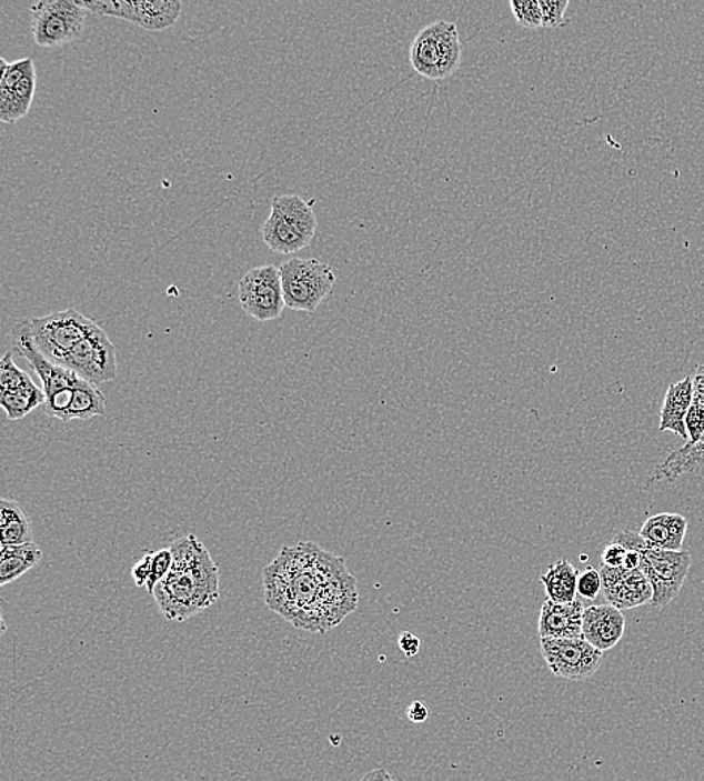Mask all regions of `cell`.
Wrapping results in <instances>:
<instances>
[{"label": "cell", "instance_id": "603a6c76", "mask_svg": "<svg viewBox=\"0 0 704 781\" xmlns=\"http://www.w3.org/2000/svg\"><path fill=\"white\" fill-rule=\"evenodd\" d=\"M105 408L107 400L100 388L80 379L74 388V399H72L67 422L72 420L87 421L93 417L104 415Z\"/></svg>", "mask_w": 704, "mask_h": 781}, {"label": "cell", "instance_id": "d590c367", "mask_svg": "<svg viewBox=\"0 0 704 781\" xmlns=\"http://www.w3.org/2000/svg\"><path fill=\"white\" fill-rule=\"evenodd\" d=\"M429 707L420 702V700H416V702H413L412 705L408 708V719L411 720L412 723H424V721L429 720Z\"/></svg>", "mask_w": 704, "mask_h": 781}, {"label": "cell", "instance_id": "484cf974", "mask_svg": "<svg viewBox=\"0 0 704 781\" xmlns=\"http://www.w3.org/2000/svg\"><path fill=\"white\" fill-rule=\"evenodd\" d=\"M32 378L17 367L12 360V350L0 361V392L23 390L33 386Z\"/></svg>", "mask_w": 704, "mask_h": 781}, {"label": "cell", "instance_id": "5b68a950", "mask_svg": "<svg viewBox=\"0 0 704 781\" xmlns=\"http://www.w3.org/2000/svg\"><path fill=\"white\" fill-rule=\"evenodd\" d=\"M87 23V10L79 0H41L31 8V29L37 46H66L79 40Z\"/></svg>", "mask_w": 704, "mask_h": 781}, {"label": "cell", "instance_id": "277c9868", "mask_svg": "<svg viewBox=\"0 0 704 781\" xmlns=\"http://www.w3.org/2000/svg\"><path fill=\"white\" fill-rule=\"evenodd\" d=\"M285 307L314 313L332 292L336 277L330 264L318 259L293 258L280 267Z\"/></svg>", "mask_w": 704, "mask_h": 781}, {"label": "cell", "instance_id": "44dd1931", "mask_svg": "<svg viewBox=\"0 0 704 781\" xmlns=\"http://www.w3.org/2000/svg\"><path fill=\"white\" fill-rule=\"evenodd\" d=\"M704 464V437L698 442H686L684 447L677 448L656 469L655 480H667L670 482L677 478L697 471Z\"/></svg>", "mask_w": 704, "mask_h": 781}, {"label": "cell", "instance_id": "4fadbf2b", "mask_svg": "<svg viewBox=\"0 0 704 781\" xmlns=\"http://www.w3.org/2000/svg\"><path fill=\"white\" fill-rule=\"evenodd\" d=\"M11 349L17 356L28 360L29 366L36 371L42 383V390L47 397L57 392L72 388L79 382V376L72 373L66 367L54 364L49 358L42 356L33 337L31 320H20L11 330Z\"/></svg>", "mask_w": 704, "mask_h": 781}, {"label": "cell", "instance_id": "7c38bea8", "mask_svg": "<svg viewBox=\"0 0 704 781\" xmlns=\"http://www.w3.org/2000/svg\"><path fill=\"white\" fill-rule=\"evenodd\" d=\"M0 121L14 123L28 117L37 89L36 63L31 58L8 62L0 59Z\"/></svg>", "mask_w": 704, "mask_h": 781}, {"label": "cell", "instance_id": "8d00e7d4", "mask_svg": "<svg viewBox=\"0 0 704 781\" xmlns=\"http://www.w3.org/2000/svg\"><path fill=\"white\" fill-rule=\"evenodd\" d=\"M361 781H403V780L396 779V777L392 775L391 772H388L386 770H382V768H379V770L370 771L369 774L362 777Z\"/></svg>", "mask_w": 704, "mask_h": 781}, {"label": "cell", "instance_id": "ac0fdd59", "mask_svg": "<svg viewBox=\"0 0 704 781\" xmlns=\"http://www.w3.org/2000/svg\"><path fill=\"white\" fill-rule=\"evenodd\" d=\"M688 529V520L682 514L661 513L652 515L640 529V535L651 548L682 552Z\"/></svg>", "mask_w": 704, "mask_h": 781}, {"label": "cell", "instance_id": "d4e9b609", "mask_svg": "<svg viewBox=\"0 0 704 781\" xmlns=\"http://www.w3.org/2000/svg\"><path fill=\"white\" fill-rule=\"evenodd\" d=\"M462 63V42L455 23L443 20L441 36H439V67L441 79H446L459 70Z\"/></svg>", "mask_w": 704, "mask_h": 781}, {"label": "cell", "instance_id": "cb8c5ba5", "mask_svg": "<svg viewBox=\"0 0 704 781\" xmlns=\"http://www.w3.org/2000/svg\"><path fill=\"white\" fill-rule=\"evenodd\" d=\"M44 403L46 392L37 383L23 390L0 392V404L11 421L21 420Z\"/></svg>", "mask_w": 704, "mask_h": 781}, {"label": "cell", "instance_id": "9a60e30c", "mask_svg": "<svg viewBox=\"0 0 704 781\" xmlns=\"http://www.w3.org/2000/svg\"><path fill=\"white\" fill-rule=\"evenodd\" d=\"M583 638L600 651H609L625 634V617L612 604L591 605L583 613Z\"/></svg>", "mask_w": 704, "mask_h": 781}, {"label": "cell", "instance_id": "ba28073f", "mask_svg": "<svg viewBox=\"0 0 704 781\" xmlns=\"http://www.w3.org/2000/svg\"><path fill=\"white\" fill-rule=\"evenodd\" d=\"M541 655L554 677L583 681L595 675L604 661V652L586 639H541Z\"/></svg>", "mask_w": 704, "mask_h": 781}, {"label": "cell", "instance_id": "6da1fadb", "mask_svg": "<svg viewBox=\"0 0 704 781\" xmlns=\"http://www.w3.org/2000/svg\"><path fill=\"white\" fill-rule=\"evenodd\" d=\"M263 574L269 609L310 633L334 630L360 603L344 559L314 543L284 548Z\"/></svg>", "mask_w": 704, "mask_h": 781}, {"label": "cell", "instance_id": "2e32d148", "mask_svg": "<svg viewBox=\"0 0 704 781\" xmlns=\"http://www.w3.org/2000/svg\"><path fill=\"white\" fill-rule=\"evenodd\" d=\"M583 613L584 605L580 600L573 603H554L547 599L541 608L537 633L541 639L582 638Z\"/></svg>", "mask_w": 704, "mask_h": 781}, {"label": "cell", "instance_id": "836d02e7", "mask_svg": "<svg viewBox=\"0 0 704 781\" xmlns=\"http://www.w3.org/2000/svg\"><path fill=\"white\" fill-rule=\"evenodd\" d=\"M152 573V552L144 554L134 567H132L131 575L134 583L139 588H147L148 580Z\"/></svg>", "mask_w": 704, "mask_h": 781}, {"label": "cell", "instance_id": "7402d4cb", "mask_svg": "<svg viewBox=\"0 0 704 781\" xmlns=\"http://www.w3.org/2000/svg\"><path fill=\"white\" fill-rule=\"evenodd\" d=\"M0 533L2 545H21L33 543V533L28 515L19 502L0 499Z\"/></svg>", "mask_w": 704, "mask_h": 781}, {"label": "cell", "instance_id": "d6a6232c", "mask_svg": "<svg viewBox=\"0 0 704 781\" xmlns=\"http://www.w3.org/2000/svg\"><path fill=\"white\" fill-rule=\"evenodd\" d=\"M626 550L624 545L617 543H610L605 545L603 553H601V561H603L604 567H610V569H618V567H624V561L626 557Z\"/></svg>", "mask_w": 704, "mask_h": 781}, {"label": "cell", "instance_id": "e575fe53", "mask_svg": "<svg viewBox=\"0 0 704 781\" xmlns=\"http://www.w3.org/2000/svg\"><path fill=\"white\" fill-rule=\"evenodd\" d=\"M399 647L408 659H412L421 650V639L416 634L411 633V631H403L399 635Z\"/></svg>", "mask_w": 704, "mask_h": 781}, {"label": "cell", "instance_id": "4316f807", "mask_svg": "<svg viewBox=\"0 0 704 781\" xmlns=\"http://www.w3.org/2000/svg\"><path fill=\"white\" fill-rule=\"evenodd\" d=\"M510 7L515 20L523 28L536 29L543 26V11L540 0H511Z\"/></svg>", "mask_w": 704, "mask_h": 781}, {"label": "cell", "instance_id": "7a4b0ae2", "mask_svg": "<svg viewBox=\"0 0 704 781\" xmlns=\"http://www.w3.org/2000/svg\"><path fill=\"white\" fill-rule=\"evenodd\" d=\"M172 570L152 595L169 621L183 622L220 599L219 567L195 535L174 541Z\"/></svg>", "mask_w": 704, "mask_h": 781}, {"label": "cell", "instance_id": "e0dca14e", "mask_svg": "<svg viewBox=\"0 0 704 781\" xmlns=\"http://www.w3.org/2000/svg\"><path fill=\"white\" fill-rule=\"evenodd\" d=\"M693 376H686L682 381L668 387L661 409L660 432H673L688 442L685 420L693 404Z\"/></svg>", "mask_w": 704, "mask_h": 781}, {"label": "cell", "instance_id": "ffe728a7", "mask_svg": "<svg viewBox=\"0 0 704 781\" xmlns=\"http://www.w3.org/2000/svg\"><path fill=\"white\" fill-rule=\"evenodd\" d=\"M580 571L575 569L573 562L561 559L541 575V583L545 589L547 599L554 603H573L577 600Z\"/></svg>", "mask_w": 704, "mask_h": 781}, {"label": "cell", "instance_id": "f1b7e54d", "mask_svg": "<svg viewBox=\"0 0 704 781\" xmlns=\"http://www.w3.org/2000/svg\"><path fill=\"white\" fill-rule=\"evenodd\" d=\"M173 553L172 549H162L158 552H152V573L148 580L147 589L149 594H152L153 589L161 582L172 570Z\"/></svg>", "mask_w": 704, "mask_h": 781}, {"label": "cell", "instance_id": "5bb4252c", "mask_svg": "<svg viewBox=\"0 0 704 781\" xmlns=\"http://www.w3.org/2000/svg\"><path fill=\"white\" fill-rule=\"evenodd\" d=\"M600 573L605 599L618 610L640 608L654 600V589L640 570L631 571L624 567L610 569L603 565Z\"/></svg>", "mask_w": 704, "mask_h": 781}, {"label": "cell", "instance_id": "1f68e13d", "mask_svg": "<svg viewBox=\"0 0 704 781\" xmlns=\"http://www.w3.org/2000/svg\"><path fill=\"white\" fill-rule=\"evenodd\" d=\"M685 427L688 442H698L704 437V407H700L697 403L691 404Z\"/></svg>", "mask_w": 704, "mask_h": 781}, {"label": "cell", "instance_id": "9c48e42d", "mask_svg": "<svg viewBox=\"0 0 704 781\" xmlns=\"http://www.w3.org/2000/svg\"><path fill=\"white\" fill-rule=\"evenodd\" d=\"M239 302L242 310L259 322L281 318L285 302L280 268L263 264L250 269L239 283Z\"/></svg>", "mask_w": 704, "mask_h": 781}, {"label": "cell", "instance_id": "3957f363", "mask_svg": "<svg viewBox=\"0 0 704 781\" xmlns=\"http://www.w3.org/2000/svg\"><path fill=\"white\" fill-rule=\"evenodd\" d=\"M315 229L318 219L311 203L298 194H283L272 199L271 213L262 226V237L269 250L290 254L309 247Z\"/></svg>", "mask_w": 704, "mask_h": 781}, {"label": "cell", "instance_id": "f546056e", "mask_svg": "<svg viewBox=\"0 0 704 781\" xmlns=\"http://www.w3.org/2000/svg\"><path fill=\"white\" fill-rule=\"evenodd\" d=\"M577 591L582 599L595 600L603 591V579H601L600 571L592 569V567L582 571L579 575Z\"/></svg>", "mask_w": 704, "mask_h": 781}, {"label": "cell", "instance_id": "74e56055", "mask_svg": "<svg viewBox=\"0 0 704 781\" xmlns=\"http://www.w3.org/2000/svg\"><path fill=\"white\" fill-rule=\"evenodd\" d=\"M640 563H642V554L635 552V550H628L624 561V569L631 571L638 570Z\"/></svg>", "mask_w": 704, "mask_h": 781}, {"label": "cell", "instance_id": "d6986e66", "mask_svg": "<svg viewBox=\"0 0 704 781\" xmlns=\"http://www.w3.org/2000/svg\"><path fill=\"white\" fill-rule=\"evenodd\" d=\"M443 20L434 21L422 29L411 47V62L418 74L431 80H441L439 67V36Z\"/></svg>", "mask_w": 704, "mask_h": 781}, {"label": "cell", "instance_id": "8fae6325", "mask_svg": "<svg viewBox=\"0 0 704 781\" xmlns=\"http://www.w3.org/2000/svg\"><path fill=\"white\" fill-rule=\"evenodd\" d=\"M62 367L92 386H101L117 378V348L107 332L98 326L68 353Z\"/></svg>", "mask_w": 704, "mask_h": 781}, {"label": "cell", "instance_id": "83f0119b", "mask_svg": "<svg viewBox=\"0 0 704 781\" xmlns=\"http://www.w3.org/2000/svg\"><path fill=\"white\" fill-rule=\"evenodd\" d=\"M31 562L24 558L16 557V554L0 553V584L6 587L8 583L16 582L21 575L32 570Z\"/></svg>", "mask_w": 704, "mask_h": 781}, {"label": "cell", "instance_id": "30bf717a", "mask_svg": "<svg viewBox=\"0 0 704 781\" xmlns=\"http://www.w3.org/2000/svg\"><path fill=\"white\" fill-rule=\"evenodd\" d=\"M84 10L98 16L117 17L147 29V31H165L172 28L181 16L182 3L179 0H143V2H127V0H79Z\"/></svg>", "mask_w": 704, "mask_h": 781}, {"label": "cell", "instance_id": "8992f818", "mask_svg": "<svg viewBox=\"0 0 704 781\" xmlns=\"http://www.w3.org/2000/svg\"><path fill=\"white\" fill-rule=\"evenodd\" d=\"M31 322L38 349L58 366H62L68 353L98 327L76 309L54 311Z\"/></svg>", "mask_w": 704, "mask_h": 781}, {"label": "cell", "instance_id": "52a82bcc", "mask_svg": "<svg viewBox=\"0 0 704 781\" xmlns=\"http://www.w3.org/2000/svg\"><path fill=\"white\" fill-rule=\"evenodd\" d=\"M638 553L642 554L638 570L654 589V600L651 604L654 608H664L681 594L686 575L690 573L691 554L684 550L672 552V550L651 548L648 544Z\"/></svg>", "mask_w": 704, "mask_h": 781}, {"label": "cell", "instance_id": "4dcf8cb0", "mask_svg": "<svg viewBox=\"0 0 704 781\" xmlns=\"http://www.w3.org/2000/svg\"><path fill=\"white\" fill-rule=\"evenodd\" d=\"M541 11H543V26L545 28H557L563 24V17L570 2L567 0H540Z\"/></svg>", "mask_w": 704, "mask_h": 781}]
</instances>
